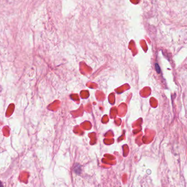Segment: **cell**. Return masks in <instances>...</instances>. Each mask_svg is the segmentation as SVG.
I'll return each instance as SVG.
<instances>
[{"instance_id":"6da1fadb","label":"cell","mask_w":187,"mask_h":187,"mask_svg":"<svg viewBox=\"0 0 187 187\" xmlns=\"http://www.w3.org/2000/svg\"><path fill=\"white\" fill-rule=\"evenodd\" d=\"M155 69H156V71H157L158 73H160V66L158 63H155Z\"/></svg>"},{"instance_id":"7a4b0ae2","label":"cell","mask_w":187,"mask_h":187,"mask_svg":"<svg viewBox=\"0 0 187 187\" xmlns=\"http://www.w3.org/2000/svg\"><path fill=\"white\" fill-rule=\"evenodd\" d=\"M0 186H3V184H2V182L0 181Z\"/></svg>"}]
</instances>
